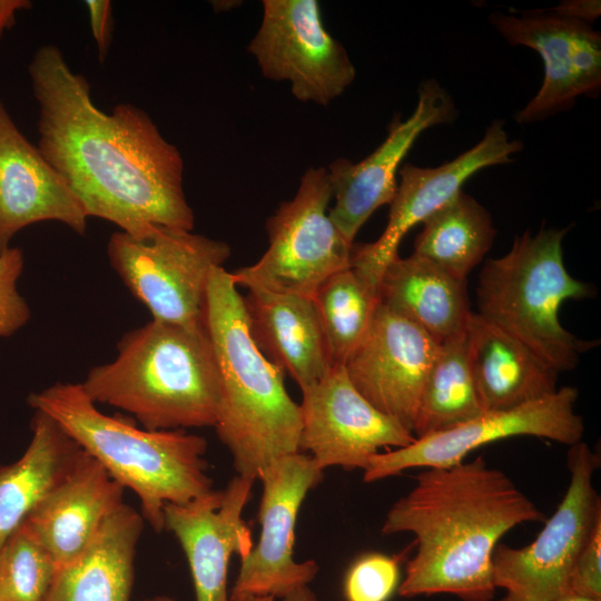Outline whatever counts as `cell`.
Segmentation results:
<instances>
[{
	"label": "cell",
	"instance_id": "obj_37",
	"mask_svg": "<svg viewBox=\"0 0 601 601\" xmlns=\"http://www.w3.org/2000/svg\"><path fill=\"white\" fill-rule=\"evenodd\" d=\"M228 601H274L272 597H256V595H230Z\"/></svg>",
	"mask_w": 601,
	"mask_h": 601
},
{
	"label": "cell",
	"instance_id": "obj_25",
	"mask_svg": "<svg viewBox=\"0 0 601 601\" xmlns=\"http://www.w3.org/2000/svg\"><path fill=\"white\" fill-rule=\"evenodd\" d=\"M31 440L0 466V548L33 508L72 470L83 450L48 414L35 411Z\"/></svg>",
	"mask_w": 601,
	"mask_h": 601
},
{
	"label": "cell",
	"instance_id": "obj_3",
	"mask_svg": "<svg viewBox=\"0 0 601 601\" xmlns=\"http://www.w3.org/2000/svg\"><path fill=\"white\" fill-rule=\"evenodd\" d=\"M204 323L219 377L214 427L237 475L257 480L273 461L299 452V405L287 393L284 373L254 342L244 297L224 267L209 278Z\"/></svg>",
	"mask_w": 601,
	"mask_h": 601
},
{
	"label": "cell",
	"instance_id": "obj_34",
	"mask_svg": "<svg viewBox=\"0 0 601 601\" xmlns=\"http://www.w3.org/2000/svg\"><path fill=\"white\" fill-rule=\"evenodd\" d=\"M552 10L561 16L581 20L591 24L592 21L600 16V1H565L554 7Z\"/></svg>",
	"mask_w": 601,
	"mask_h": 601
},
{
	"label": "cell",
	"instance_id": "obj_6",
	"mask_svg": "<svg viewBox=\"0 0 601 601\" xmlns=\"http://www.w3.org/2000/svg\"><path fill=\"white\" fill-rule=\"evenodd\" d=\"M570 227L541 228L515 236L511 249L487 259L479 275L477 314L508 332L560 372L573 370L580 356L595 347L566 331L561 305L595 295L592 284L569 274L563 239Z\"/></svg>",
	"mask_w": 601,
	"mask_h": 601
},
{
	"label": "cell",
	"instance_id": "obj_1",
	"mask_svg": "<svg viewBox=\"0 0 601 601\" xmlns=\"http://www.w3.org/2000/svg\"><path fill=\"white\" fill-rule=\"evenodd\" d=\"M28 73L39 107L37 147L88 218L134 236L152 226L193 230L181 154L146 111L129 102L100 110L86 77L53 45L37 49Z\"/></svg>",
	"mask_w": 601,
	"mask_h": 601
},
{
	"label": "cell",
	"instance_id": "obj_20",
	"mask_svg": "<svg viewBox=\"0 0 601 601\" xmlns=\"http://www.w3.org/2000/svg\"><path fill=\"white\" fill-rule=\"evenodd\" d=\"M125 489L85 451L69 474L27 515L21 526L57 568L76 560L124 503Z\"/></svg>",
	"mask_w": 601,
	"mask_h": 601
},
{
	"label": "cell",
	"instance_id": "obj_30",
	"mask_svg": "<svg viewBox=\"0 0 601 601\" xmlns=\"http://www.w3.org/2000/svg\"><path fill=\"white\" fill-rule=\"evenodd\" d=\"M400 581L398 560L381 553L357 559L344 580L346 601H387Z\"/></svg>",
	"mask_w": 601,
	"mask_h": 601
},
{
	"label": "cell",
	"instance_id": "obj_31",
	"mask_svg": "<svg viewBox=\"0 0 601 601\" xmlns=\"http://www.w3.org/2000/svg\"><path fill=\"white\" fill-rule=\"evenodd\" d=\"M24 266L23 252L10 246L0 254V337H9L30 319L31 311L18 290Z\"/></svg>",
	"mask_w": 601,
	"mask_h": 601
},
{
	"label": "cell",
	"instance_id": "obj_16",
	"mask_svg": "<svg viewBox=\"0 0 601 601\" xmlns=\"http://www.w3.org/2000/svg\"><path fill=\"white\" fill-rule=\"evenodd\" d=\"M439 347L425 331L380 302L365 336L343 366L374 407L412 432Z\"/></svg>",
	"mask_w": 601,
	"mask_h": 601
},
{
	"label": "cell",
	"instance_id": "obj_28",
	"mask_svg": "<svg viewBox=\"0 0 601 601\" xmlns=\"http://www.w3.org/2000/svg\"><path fill=\"white\" fill-rule=\"evenodd\" d=\"M312 299L331 359L343 365L372 323L378 289L349 267L324 280Z\"/></svg>",
	"mask_w": 601,
	"mask_h": 601
},
{
	"label": "cell",
	"instance_id": "obj_17",
	"mask_svg": "<svg viewBox=\"0 0 601 601\" xmlns=\"http://www.w3.org/2000/svg\"><path fill=\"white\" fill-rule=\"evenodd\" d=\"M456 116L447 91L435 79L425 80L418 88L413 114L403 121H393L387 137L372 154L357 162L337 158L326 167L334 200L329 217L349 243L354 244L356 234L376 209L393 200L400 165L418 136Z\"/></svg>",
	"mask_w": 601,
	"mask_h": 601
},
{
	"label": "cell",
	"instance_id": "obj_15",
	"mask_svg": "<svg viewBox=\"0 0 601 601\" xmlns=\"http://www.w3.org/2000/svg\"><path fill=\"white\" fill-rule=\"evenodd\" d=\"M302 394L299 451L309 452L323 471L331 466L364 471L380 449L415 441L412 432L355 388L343 365H334Z\"/></svg>",
	"mask_w": 601,
	"mask_h": 601
},
{
	"label": "cell",
	"instance_id": "obj_36",
	"mask_svg": "<svg viewBox=\"0 0 601 601\" xmlns=\"http://www.w3.org/2000/svg\"><path fill=\"white\" fill-rule=\"evenodd\" d=\"M280 601H317L313 591L306 585L293 591Z\"/></svg>",
	"mask_w": 601,
	"mask_h": 601
},
{
	"label": "cell",
	"instance_id": "obj_2",
	"mask_svg": "<svg viewBox=\"0 0 601 601\" xmlns=\"http://www.w3.org/2000/svg\"><path fill=\"white\" fill-rule=\"evenodd\" d=\"M545 515L503 471L482 455L450 467H426L387 512L383 534L408 532L415 555L398 587L404 598L437 593L490 601L492 555L514 526Z\"/></svg>",
	"mask_w": 601,
	"mask_h": 601
},
{
	"label": "cell",
	"instance_id": "obj_32",
	"mask_svg": "<svg viewBox=\"0 0 601 601\" xmlns=\"http://www.w3.org/2000/svg\"><path fill=\"white\" fill-rule=\"evenodd\" d=\"M569 591L601 600V518L597 520L575 561Z\"/></svg>",
	"mask_w": 601,
	"mask_h": 601
},
{
	"label": "cell",
	"instance_id": "obj_26",
	"mask_svg": "<svg viewBox=\"0 0 601 601\" xmlns=\"http://www.w3.org/2000/svg\"><path fill=\"white\" fill-rule=\"evenodd\" d=\"M422 224L414 254L464 280L491 249L496 235L490 213L463 190Z\"/></svg>",
	"mask_w": 601,
	"mask_h": 601
},
{
	"label": "cell",
	"instance_id": "obj_35",
	"mask_svg": "<svg viewBox=\"0 0 601 601\" xmlns=\"http://www.w3.org/2000/svg\"><path fill=\"white\" fill-rule=\"evenodd\" d=\"M29 0H0V41L6 30L16 23L17 12L30 9Z\"/></svg>",
	"mask_w": 601,
	"mask_h": 601
},
{
	"label": "cell",
	"instance_id": "obj_7",
	"mask_svg": "<svg viewBox=\"0 0 601 601\" xmlns=\"http://www.w3.org/2000/svg\"><path fill=\"white\" fill-rule=\"evenodd\" d=\"M107 256L152 319L196 326L204 323L211 273L224 267L230 246L193 230L152 226L139 236L112 233Z\"/></svg>",
	"mask_w": 601,
	"mask_h": 601
},
{
	"label": "cell",
	"instance_id": "obj_13",
	"mask_svg": "<svg viewBox=\"0 0 601 601\" xmlns=\"http://www.w3.org/2000/svg\"><path fill=\"white\" fill-rule=\"evenodd\" d=\"M491 24L511 45L535 50L544 65L538 93L514 117L518 124L544 120L570 109L579 96L601 88V33L590 23L552 9L521 16L493 12Z\"/></svg>",
	"mask_w": 601,
	"mask_h": 601
},
{
	"label": "cell",
	"instance_id": "obj_12",
	"mask_svg": "<svg viewBox=\"0 0 601 601\" xmlns=\"http://www.w3.org/2000/svg\"><path fill=\"white\" fill-rule=\"evenodd\" d=\"M258 479L263 485L260 536L242 559L230 595L283 599L308 585L318 572L314 560L295 561L293 546L298 511L306 494L322 481L323 470L299 451L273 461Z\"/></svg>",
	"mask_w": 601,
	"mask_h": 601
},
{
	"label": "cell",
	"instance_id": "obj_14",
	"mask_svg": "<svg viewBox=\"0 0 601 601\" xmlns=\"http://www.w3.org/2000/svg\"><path fill=\"white\" fill-rule=\"evenodd\" d=\"M522 149L523 144L511 140L504 122L496 119L475 146L449 162L433 168L403 165L384 231L373 243L354 244L351 267L378 289L386 266L398 256L400 244L411 228L451 201L475 173L509 164Z\"/></svg>",
	"mask_w": 601,
	"mask_h": 601
},
{
	"label": "cell",
	"instance_id": "obj_5",
	"mask_svg": "<svg viewBox=\"0 0 601 601\" xmlns=\"http://www.w3.org/2000/svg\"><path fill=\"white\" fill-rule=\"evenodd\" d=\"M35 411L52 417L124 489L139 499L141 515L164 530L167 504H184L210 493L204 455L207 441L185 430L150 431L100 412L80 383L57 382L31 393Z\"/></svg>",
	"mask_w": 601,
	"mask_h": 601
},
{
	"label": "cell",
	"instance_id": "obj_39",
	"mask_svg": "<svg viewBox=\"0 0 601 601\" xmlns=\"http://www.w3.org/2000/svg\"><path fill=\"white\" fill-rule=\"evenodd\" d=\"M144 601H174L171 598L167 597V595H157V597H152L150 599H146Z\"/></svg>",
	"mask_w": 601,
	"mask_h": 601
},
{
	"label": "cell",
	"instance_id": "obj_4",
	"mask_svg": "<svg viewBox=\"0 0 601 601\" xmlns=\"http://www.w3.org/2000/svg\"><path fill=\"white\" fill-rule=\"evenodd\" d=\"M80 384L96 404L120 408L150 431L216 423L219 377L205 323L151 319L124 334L116 357Z\"/></svg>",
	"mask_w": 601,
	"mask_h": 601
},
{
	"label": "cell",
	"instance_id": "obj_27",
	"mask_svg": "<svg viewBox=\"0 0 601 601\" xmlns=\"http://www.w3.org/2000/svg\"><path fill=\"white\" fill-rule=\"evenodd\" d=\"M467 361L465 332L440 344L421 395L415 439L446 431L483 413Z\"/></svg>",
	"mask_w": 601,
	"mask_h": 601
},
{
	"label": "cell",
	"instance_id": "obj_22",
	"mask_svg": "<svg viewBox=\"0 0 601 601\" xmlns=\"http://www.w3.org/2000/svg\"><path fill=\"white\" fill-rule=\"evenodd\" d=\"M467 361L484 412L511 410L556 392L559 372L521 341L472 312Z\"/></svg>",
	"mask_w": 601,
	"mask_h": 601
},
{
	"label": "cell",
	"instance_id": "obj_19",
	"mask_svg": "<svg viewBox=\"0 0 601 601\" xmlns=\"http://www.w3.org/2000/svg\"><path fill=\"white\" fill-rule=\"evenodd\" d=\"M87 219L67 184L0 100V254L31 224L55 220L85 235Z\"/></svg>",
	"mask_w": 601,
	"mask_h": 601
},
{
	"label": "cell",
	"instance_id": "obj_29",
	"mask_svg": "<svg viewBox=\"0 0 601 601\" xmlns=\"http://www.w3.org/2000/svg\"><path fill=\"white\" fill-rule=\"evenodd\" d=\"M58 568L21 525L0 548V601H43Z\"/></svg>",
	"mask_w": 601,
	"mask_h": 601
},
{
	"label": "cell",
	"instance_id": "obj_23",
	"mask_svg": "<svg viewBox=\"0 0 601 601\" xmlns=\"http://www.w3.org/2000/svg\"><path fill=\"white\" fill-rule=\"evenodd\" d=\"M382 304L416 324L439 344L462 335L473 312L466 280L416 254L395 257L385 268Z\"/></svg>",
	"mask_w": 601,
	"mask_h": 601
},
{
	"label": "cell",
	"instance_id": "obj_33",
	"mask_svg": "<svg viewBox=\"0 0 601 601\" xmlns=\"http://www.w3.org/2000/svg\"><path fill=\"white\" fill-rule=\"evenodd\" d=\"M98 58L104 62L112 38V4L109 0H87L85 2Z\"/></svg>",
	"mask_w": 601,
	"mask_h": 601
},
{
	"label": "cell",
	"instance_id": "obj_8",
	"mask_svg": "<svg viewBox=\"0 0 601 601\" xmlns=\"http://www.w3.org/2000/svg\"><path fill=\"white\" fill-rule=\"evenodd\" d=\"M332 186L326 167L308 168L295 196L266 221L268 248L231 277L236 286L313 298L333 274L349 268V243L329 217Z\"/></svg>",
	"mask_w": 601,
	"mask_h": 601
},
{
	"label": "cell",
	"instance_id": "obj_10",
	"mask_svg": "<svg viewBox=\"0 0 601 601\" xmlns=\"http://www.w3.org/2000/svg\"><path fill=\"white\" fill-rule=\"evenodd\" d=\"M260 26L247 51L263 76L290 86L300 102L327 106L352 85L355 67L325 28L316 0H263Z\"/></svg>",
	"mask_w": 601,
	"mask_h": 601
},
{
	"label": "cell",
	"instance_id": "obj_24",
	"mask_svg": "<svg viewBox=\"0 0 601 601\" xmlns=\"http://www.w3.org/2000/svg\"><path fill=\"white\" fill-rule=\"evenodd\" d=\"M142 528V515L124 504L76 560L57 570L43 601H130Z\"/></svg>",
	"mask_w": 601,
	"mask_h": 601
},
{
	"label": "cell",
	"instance_id": "obj_11",
	"mask_svg": "<svg viewBox=\"0 0 601 601\" xmlns=\"http://www.w3.org/2000/svg\"><path fill=\"white\" fill-rule=\"evenodd\" d=\"M579 391L558 388L551 395L481 415L446 431L415 439L407 446L376 453L368 459L364 481L375 482L413 467H450L460 464L475 449L512 436H536L561 444L581 441L584 424L574 406Z\"/></svg>",
	"mask_w": 601,
	"mask_h": 601
},
{
	"label": "cell",
	"instance_id": "obj_9",
	"mask_svg": "<svg viewBox=\"0 0 601 601\" xmlns=\"http://www.w3.org/2000/svg\"><path fill=\"white\" fill-rule=\"evenodd\" d=\"M599 465V454L588 444L571 445L568 490L536 539L524 548L495 546L492 577L495 588L505 591L501 601H552L570 593L575 561L601 518V501L592 484Z\"/></svg>",
	"mask_w": 601,
	"mask_h": 601
},
{
	"label": "cell",
	"instance_id": "obj_18",
	"mask_svg": "<svg viewBox=\"0 0 601 601\" xmlns=\"http://www.w3.org/2000/svg\"><path fill=\"white\" fill-rule=\"evenodd\" d=\"M254 482L236 475L224 490L164 509V530L173 532L185 552L196 601H228L230 559L236 554L242 560L253 549L242 514Z\"/></svg>",
	"mask_w": 601,
	"mask_h": 601
},
{
	"label": "cell",
	"instance_id": "obj_38",
	"mask_svg": "<svg viewBox=\"0 0 601 601\" xmlns=\"http://www.w3.org/2000/svg\"><path fill=\"white\" fill-rule=\"evenodd\" d=\"M552 601H601V600L588 598V597H583V595H579L574 593H566Z\"/></svg>",
	"mask_w": 601,
	"mask_h": 601
},
{
	"label": "cell",
	"instance_id": "obj_21",
	"mask_svg": "<svg viewBox=\"0 0 601 601\" xmlns=\"http://www.w3.org/2000/svg\"><path fill=\"white\" fill-rule=\"evenodd\" d=\"M244 304L254 342L300 391L334 366L311 297L250 288Z\"/></svg>",
	"mask_w": 601,
	"mask_h": 601
}]
</instances>
